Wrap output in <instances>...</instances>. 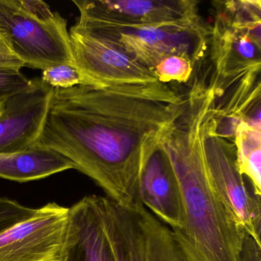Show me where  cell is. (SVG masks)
Returning <instances> with one entry per match:
<instances>
[{
	"instance_id": "4",
	"label": "cell",
	"mask_w": 261,
	"mask_h": 261,
	"mask_svg": "<svg viewBox=\"0 0 261 261\" xmlns=\"http://www.w3.org/2000/svg\"><path fill=\"white\" fill-rule=\"evenodd\" d=\"M75 24L152 70L171 56H185L195 67L199 65L208 49L211 34L201 18L170 25L129 27L79 16Z\"/></svg>"
},
{
	"instance_id": "20",
	"label": "cell",
	"mask_w": 261,
	"mask_h": 261,
	"mask_svg": "<svg viewBox=\"0 0 261 261\" xmlns=\"http://www.w3.org/2000/svg\"><path fill=\"white\" fill-rule=\"evenodd\" d=\"M241 261H261V244L247 234L244 238Z\"/></svg>"
},
{
	"instance_id": "2",
	"label": "cell",
	"mask_w": 261,
	"mask_h": 261,
	"mask_svg": "<svg viewBox=\"0 0 261 261\" xmlns=\"http://www.w3.org/2000/svg\"><path fill=\"white\" fill-rule=\"evenodd\" d=\"M190 86L182 113L160 144L182 201L184 226L172 232L188 261H241L246 233L214 188L204 155L203 129L214 88L201 79Z\"/></svg>"
},
{
	"instance_id": "9",
	"label": "cell",
	"mask_w": 261,
	"mask_h": 261,
	"mask_svg": "<svg viewBox=\"0 0 261 261\" xmlns=\"http://www.w3.org/2000/svg\"><path fill=\"white\" fill-rule=\"evenodd\" d=\"M69 207L49 202L0 233V261H62Z\"/></svg>"
},
{
	"instance_id": "5",
	"label": "cell",
	"mask_w": 261,
	"mask_h": 261,
	"mask_svg": "<svg viewBox=\"0 0 261 261\" xmlns=\"http://www.w3.org/2000/svg\"><path fill=\"white\" fill-rule=\"evenodd\" d=\"M116 261H188L172 230L143 204L125 206L96 195Z\"/></svg>"
},
{
	"instance_id": "17",
	"label": "cell",
	"mask_w": 261,
	"mask_h": 261,
	"mask_svg": "<svg viewBox=\"0 0 261 261\" xmlns=\"http://www.w3.org/2000/svg\"><path fill=\"white\" fill-rule=\"evenodd\" d=\"M41 80L54 89H68L82 85V77L74 65L61 64L43 70Z\"/></svg>"
},
{
	"instance_id": "12",
	"label": "cell",
	"mask_w": 261,
	"mask_h": 261,
	"mask_svg": "<svg viewBox=\"0 0 261 261\" xmlns=\"http://www.w3.org/2000/svg\"><path fill=\"white\" fill-rule=\"evenodd\" d=\"M140 203L172 231L184 226L181 192L175 172L164 151L159 147L140 172Z\"/></svg>"
},
{
	"instance_id": "8",
	"label": "cell",
	"mask_w": 261,
	"mask_h": 261,
	"mask_svg": "<svg viewBox=\"0 0 261 261\" xmlns=\"http://www.w3.org/2000/svg\"><path fill=\"white\" fill-rule=\"evenodd\" d=\"M74 66L82 85L103 87L159 82L149 69L103 38L74 24L69 30Z\"/></svg>"
},
{
	"instance_id": "7",
	"label": "cell",
	"mask_w": 261,
	"mask_h": 261,
	"mask_svg": "<svg viewBox=\"0 0 261 261\" xmlns=\"http://www.w3.org/2000/svg\"><path fill=\"white\" fill-rule=\"evenodd\" d=\"M211 28L212 80L215 87L260 71V21L243 19L224 10L219 3Z\"/></svg>"
},
{
	"instance_id": "13",
	"label": "cell",
	"mask_w": 261,
	"mask_h": 261,
	"mask_svg": "<svg viewBox=\"0 0 261 261\" xmlns=\"http://www.w3.org/2000/svg\"><path fill=\"white\" fill-rule=\"evenodd\" d=\"M62 261H116L103 230L96 195L69 207Z\"/></svg>"
},
{
	"instance_id": "1",
	"label": "cell",
	"mask_w": 261,
	"mask_h": 261,
	"mask_svg": "<svg viewBox=\"0 0 261 261\" xmlns=\"http://www.w3.org/2000/svg\"><path fill=\"white\" fill-rule=\"evenodd\" d=\"M169 84L54 89L34 146L51 149L125 206L139 199L140 172L184 108Z\"/></svg>"
},
{
	"instance_id": "18",
	"label": "cell",
	"mask_w": 261,
	"mask_h": 261,
	"mask_svg": "<svg viewBox=\"0 0 261 261\" xmlns=\"http://www.w3.org/2000/svg\"><path fill=\"white\" fill-rule=\"evenodd\" d=\"M32 85L33 79H28L21 70L0 67V103L28 89Z\"/></svg>"
},
{
	"instance_id": "16",
	"label": "cell",
	"mask_w": 261,
	"mask_h": 261,
	"mask_svg": "<svg viewBox=\"0 0 261 261\" xmlns=\"http://www.w3.org/2000/svg\"><path fill=\"white\" fill-rule=\"evenodd\" d=\"M195 65L189 58L171 56L159 62L153 71L159 82L164 84L171 82L186 83L192 79Z\"/></svg>"
},
{
	"instance_id": "15",
	"label": "cell",
	"mask_w": 261,
	"mask_h": 261,
	"mask_svg": "<svg viewBox=\"0 0 261 261\" xmlns=\"http://www.w3.org/2000/svg\"><path fill=\"white\" fill-rule=\"evenodd\" d=\"M240 172L247 179L256 196L261 197V133L241 121L233 139Z\"/></svg>"
},
{
	"instance_id": "21",
	"label": "cell",
	"mask_w": 261,
	"mask_h": 261,
	"mask_svg": "<svg viewBox=\"0 0 261 261\" xmlns=\"http://www.w3.org/2000/svg\"><path fill=\"white\" fill-rule=\"evenodd\" d=\"M0 67L13 68L19 70L25 67L24 64L8 49L1 39H0Z\"/></svg>"
},
{
	"instance_id": "6",
	"label": "cell",
	"mask_w": 261,
	"mask_h": 261,
	"mask_svg": "<svg viewBox=\"0 0 261 261\" xmlns=\"http://www.w3.org/2000/svg\"><path fill=\"white\" fill-rule=\"evenodd\" d=\"M206 114L203 129L204 155L212 185L238 225L261 244V200L240 172L233 140L215 131L212 110Z\"/></svg>"
},
{
	"instance_id": "10",
	"label": "cell",
	"mask_w": 261,
	"mask_h": 261,
	"mask_svg": "<svg viewBox=\"0 0 261 261\" xmlns=\"http://www.w3.org/2000/svg\"><path fill=\"white\" fill-rule=\"evenodd\" d=\"M81 17L129 27L165 25L201 18L192 0H74Z\"/></svg>"
},
{
	"instance_id": "14",
	"label": "cell",
	"mask_w": 261,
	"mask_h": 261,
	"mask_svg": "<svg viewBox=\"0 0 261 261\" xmlns=\"http://www.w3.org/2000/svg\"><path fill=\"white\" fill-rule=\"evenodd\" d=\"M73 169L71 162L40 146H33L16 153L0 154V178L10 181H36Z\"/></svg>"
},
{
	"instance_id": "3",
	"label": "cell",
	"mask_w": 261,
	"mask_h": 261,
	"mask_svg": "<svg viewBox=\"0 0 261 261\" xmlns=\"http://www.w3.org/2000/svg\"><path fill=\"white\" fill-rule=\"evenodd\" d=\"M0 39L25 66L74 65L67 20L40 0H0Z\"/></svg>"
},
{
	"instance_id": "11",
	"label": "cell",
	"mask_w": 261,
	"mask_h": 261,
	"mask_svg": "<svg viewBox=\"0 0 261 261\" xmlns=\"http://www.w3.org/2000/svg\"><path fill=\"white\" fill-rule=\"evenodd\" d=\"M54 88L40 77L30 88L9 97L0 113V154L16 153L33 147L39 140Z\"/></svg>"
},
{
	"instance_id": "22",
	"label": "cell",
	"mask_w": 261,
	"mask_h": 261,
	"mask_svg": "<svg viewBox=\"0 0 261 261\" xmlns=\"http://www.w3.org/2000/svg\"><path fill=\"white\" fill-rule=\"evenodd\" d=\"M4 102H3V103H0V113L2 112L3 108H4Z\"/></svg>"
},
{
	"instance_id": "19",
	"label": "cell",
	"mask_w": 261,
	"mask_h": 261,
	"mask_svg": "<svg viewBox=\"0 0 261 261\" xmlns=\"http://www.w3.org/2000/svg\"><path fill=\"white\" fill-rule=\"evenodd\" d=\"M36 209L10 198L0 197V233L31 217Z\"/></svg>"
}]
</instances>
